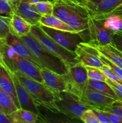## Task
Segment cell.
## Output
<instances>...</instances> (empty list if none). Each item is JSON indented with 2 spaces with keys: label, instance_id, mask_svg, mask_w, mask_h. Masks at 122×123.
<instances>
[{
  "label": "cell",
  "instance_id": "1",
  "mask_svg": "<svg viewBox=\"0 0 122 123\" xmlns=\"http://www.w3.org/2000/svg\"><path fill=\"white\" fill-rule=\"evenodd\" d=\"M17 78L26 89L37 106H41L53 112H59L56 100L59 99L57 92L53 91L43 83L14 72Z\"/></svg>",
  "mask_w": 122,
  "mask_h": 123
},
{
  "label": "cell",
  "instance_id": "2",
  "mask_svg": "<svg viewBox=\"0 0 122 123\" xmlns=\"http://www.w3.org/2000/svg\"><path fill=\"white\" fill-rule=\"evenodd\" d=\"M20 37L35 56L41 68H47L59 74H65L68 71L69 66L62 60L45 50L31 34Z\"/></svg>",
  "mask_w": 122,
  "mask_h": 123
},
{
  "label": "cell",
  "instance_id": "3",
  "mask_svg": "<svg viewBox=\"0 0 122 123\" xmlns=\"http://www.w3.org/2000/svg\"><path fill=\"white\" fill-rule=\"evenodd\" d=\"M4 62L11 72H17L31 79L43 83L41 68L32 61L19 56L6 43L4 50Z\"/></svg>",
  "mask_w": 122,
  "mask_h": 123
},
{
  "label": "cell",
  "instance_id": "4",
  "mask_svg": "<svg viewBox=\"0 0 122 123\" xmlns=\"http://www.w3.org/2000/svg\"><path fill=\"white\" fill-rule=\"evenodd\" d=\"M30 34L45 50L62 60L69 66L78 62L74 52L63 48L55 42L42 30L39 25H32Z\"/></svg>",
  "mask_w": 122,
  "mask_h": 123
},
{
  "label": "cell",
  "instance_id": "5",
  "mask_svg": "<svg viewBox=\"0 0 122 123\" xmlns=\"http://www.w3.org/2000/svg\"><path fill=\"white\" fill-rule=\"evenodd\" d=\"M67 85V91L80 98L88 85V76L86 67L80 62L70 66L63 74Z\"/></svg>",
  "mask_w": 122,
  "mask_h": 123
},
{
  "label": "cell",
  "instance_id": "6",
  "mask_svg": "<svg viewBox=\"0 0 122 123\" xmlns=\"http://www.w3.org/2000/svg\"><path fill=\"white\" fill-rule=\"evenodd\" d=\"M59 99L56 100L59 112L65 114L72 119H80L85 111L92 109L80 101V98L68 91L57 92Z\"/></svg>",
  "mask_w": 122,
  "mask_h": 123
},
{
  "label": "cell",
  "instance_id": "7",
  "mask_svg": "<svg viewBox=\"0 0 122 123\" xmlns=\"http://www.w3.org/2000/svg\"><path fill=\"white\" fill-rule=\"evenodd\" d=\"M89 16L85 5L71 0V10L66 23L83 37L84 33L88 31Z\"/></svg>",
  "mask_w": 122,
  "mask_h": 123
},
{
  "label": "cell",
  "instance_id": "8",
  "mask_svg": "<svg viewBox=\"0 0 122 123\" xmlns=\"http://www.w3.org/2000/svg\"><path fill=\"white\" fill-rule=\"evenodd\" d=\"M74 52L78 62L83 66L100 68L105 65L100 57V52L88 42H80Z\"/></svg>",
  "mask_w": 122,
  "mask_h": 123
},
{
  "label": "cell",
  "instance_id": "9",
  "mask_svg": "<svg viewBox=\"0 0 122 123\" xmlns=\"http://www.w3.org/2000/svg\"><path fill=\"white\" fill-rule=\"evenodd\" d=\"M103 23L104 21L97 20L89 16L88 22L89 40L88 43L94 46L106 45L111 43L113 32L105 28Z\"/></svg>",
  "mask_w": 122,
  "mask_h": 123
},
{
  "label": "cell",
  "instance_id": "10",
  "mask_svg": "<svg viewBox=\"0 0 122 123\" xmlns=\"http://www.w3.org/2000/svg\"><path fill=\"white\" fill-rule=\"evenodd\" d=\"M40 26L42 30L53 40L71 51H75L77 44L80 42H84L79 33L56 30L42 25H40Z\"/></svg>",
  "mask_w": 122,
  "mask_h": 123
},
{
  "label": "cell",
  "instance_id": "11",
  "mask_svg": "<svg viewBox=\"0 0 122 123\" xmlns=\"http://www.w3.org/2000/svg\"><path fill=\"white\" fill-rule=\"evenodd\" d=\"M80 100L83 103L89 106L92 109L98 108L100 109L110 106L113 102L117 100L96 91L88 85L82 96L80 97Z\"/></svg>",
  "mask_w": 122,
  "mask_h": 123
},
{
  "label": "cell",
  "instance_id": "12",
  "mask_svg": "<svg viewBox=\"0 0 122 123\" xmlns=\"http://www.w3.org/2000/svg\"><path fill=\"white\" fill-rule=\"evenodd\" d=\"M122 4V0H105L98 4L87 3L86 7L93 19L104 21Z\"/></svg>",
  "mask_w": 122,
  "mask_h": 123
},
{
  "label": "cell",
  "instance_id": "13",
  "mask_svg": "<svg viewBox=\"0 0 122 123\" xmlns=\"http://www.w3.org/2000/svg\"><path fill=\"white\" fill-rule=\"evenodd\" d=\"M5 41L6 43L10 48H11L17 55L32 61L38 67L41 68L37 59L32 54L27 45L20 37L14 34L12 32H10L5 38Z\"/></svg>",
  "mask_w": 122,
  "mask_h": 123
},
{
  "label": "cell",
  "instance_id": "14",
  "mask_svg": "<svg viewBox=\"0 0 122 123\" xmlns=\"http://www.w3.org/2000/svg\"><path fill=\"white\" fill-rule=\"evenodd\" d=\"M11 74L20 108L26 109L39 115V112L38 109V106L35 103L28 91L19 81L18 78L13 72H11Z\"/></svg>",
  "mask_w": 122,
  "mask_h": 123
},
{
  "label": "cell",
  "instance_id": "15",
  "mask_svg": "<svg viewBox=\"0 0 122 123\" xmlns=\"http://www.w3.org/2000/svg\"><path fill=\"white\" fill-rule=\"evenodd\" d=\"M41 75L43 84L53 91L57 92L67 91V85L63 74H59L55 72L41 68Z\"/></svg>",
  "mask_w": 122,
  "mask_h": 123
},
{
  "label": "cell",
  "instance_id": "16",
  "mask_svg": "<svg viewBox=\"0 0 122 123\" xmlns=\"http://www.w3.org/2000/svg\"><path fill=\"white\" fill-rule=\"evenodd\" d=\"M0 89L8 94L13 98L18 108H20L11 71L7 66L2 63H0Z\"/></svg>",
  "mask_w": 122,
  "mask_h": 123
},
{
  "label": "cell",
  "instance_id": "17",
  "mask_svg": "<svg viewBox=\"0 0 122 123\" xmlns=\"http://www.w3.org/2000/svg\"><path fill=\"white\" fill-rule=\"evenodd\" d=\"M13 12L23 18L32 25H39L41 17L35 11L31 4L20 0L12 6Z\"/></svg>",
  "mask_w": 122,
  "mask_h": 123
},
{
  "label": "cell",
  "instance_id": "18",
  "mask_svg": "<svg viewBox=\"0 0 122 123\" xmlns=\"http://www.w3.org/2000/svg\"><path fill=\"white\" fill-rule=\"evenodd\" d=\"M32 25L18 14L13 13L10 18L11 32L19 37L26 36L31 32Z\"/></svg>",
  "mask_w": 122,
  "mask_h": 123
},
{
  "label": "cell",
  "instance_id": "19",
  "mask_svg": "<svg viewBox=\"0 0 122 123\" xmlns=\"http://www.w3.org/2000/svg\"><path fill=\"white\" fill-rule=\"evenodd\" d=\"M94 46L102 55L107 58L115 65L122 68V52L115 48L111 43Z\"/></svg>",
  "mask_w": 122,
  "mask_h": 123
},
{
  "label": "cell",
  "instance_id": "20",
  "mask_svg": "<svg viewBox=\"0 0 122 123\" xmlns=\"http://www.w3.org/2000/svg\"><path fill=\"white\" fill-rule=\"evenodd\" d=\"M8 116L12 123H35L39 119V115L23 108H18Z\"/></svg>",
  "mask_w": 122,
  "mask_h": 123
},
{
  "label": "cell",
  "instance_id": "21",
  "mask_svg": "<svg viewBox=\"0 0 122 123\" xmlns=\"http://www.w3.org/2000/svg\"><path fill=\"white\" fill-rule=\"evenodd\" d=\"M39 25L56 29L62 31L75 32V31L65 22L56 18L53 14L41 16L39 20Z\"/></svg>",
  "mask_w": 122,
  "mask_h": 123
},
{
  "label": "cell",
  "instance_id": "22",
  "mask_svg": "<svg viewBox=\"0 0 122 123\" xmlns=\"http://www.w3.org/2000/svg\"><path fill=\"white\" fill-rule=\"evenodd\" d=\"M52 3L53 15L67 22L71 10V0H55Z\"/></svg>",
  "mask_w": 122,
  "mask_h": 123
},
{
  "label": "cell",
  "instance_id": "23",
  "mask_svg": "<svg viewBox=\"0 0 122 123\" xmlns=\"http://www.w3.org/2000/svg\"><path fill=\"white\" fill-rule=\"evenodd\" d=\"M18 108L13 98L0 89V112L9 115Z\"/></svg>",
  "mask_w": 122,
  "mask_h": 123
},
{
  "label": "cell",
  "instance_id": "24",
  "mask_svg": "<svg viewBox=\"0 0 122 123\" xmlns=\"http://www.w3.org/2000/svg\"><path fill=\"white\" fill-rule=\"evenodd\" d=\"M87 85L90 87L96 90V91L104 94L110 96V97L114 98L115 100H118V97L116 96L114 91L106 82L92 80V79H89L88 85Z\"/></svg>",
  "mask_w": 122,
  "mask_h": 123
},
{
  "label": "cell",
  "instance_id": "25",
  "mask_svg": "<svg viewBox=\"0 0 122 123\" xmlns=\"http://www.w3.org/2000/svg\"><path fill=\"white\" fill-rule=\"evenodd\" d=\"M122 18L116 14H112L106 18L103 23V25L106 29L112 32L121 30V22Z\"/></svg>",
  "mask_w": 122,
  "mask_h": 123
},
{
  "label": "cell",
  "instance_id": "26",
  "mask_svg": "<svg viewBox=\"0 0 122 123\" xmlns=\"http://www.w3.org/2000/svg\"><path fill=\"white\" fill-rule=\"evenodd\" d=\"M32 7L37 13L41 16L52 14L53 3L51 1H40L37 3L31 4Z\"/></svg>",
  "mask_w": 122,
  "mask_h": 123
},
{
  "label": "cell",
  "instance_id": "27",
  "mask_svg": "<svg viewBox=\"0 0 122 123\" xmlns=\"http://www.w3.org/2000/svg\"><path fill=\"white\" fill-rule=\"evenodd\" d=\"M85 67L87 70L89 79L105 82L107 77L100 68L90 67V66H85Z\"/></svg>",
  "mask_w": 122,
  "mask_h": 123
},
{
  "label": "cell",
  "instance_id": "28",
  "mask_svg": "<svg viewBox=\"0 0 122 123\" xmlns=\"http://www.w3.org/2000/svg\"><path fill=\"white\" fill-rule=\"evenodd\" d=\"M80 120L85 123H100L93 109H87L83 112Z\"/></svg>",
  "mask_w": 122,
  "mask_h": 123
},
{
  "label": "cell",
  "instance_id": "29",
  "mask_svg": "<svg viewBox=\"0 0 122 123\" xmlns=\"http://www.w3.org/2000/svg\"><path fill=\"white\" fill-rule=\"evenodd\" d=\"M100 110L110 112L122 119V102L121 101L116 100L111 106L102 108Z\"/></svg>",
  "mask_w": 122,
  "mask_h": 123
},
{
  "label": "cell",
  "instance_id": "30",
  "mask_svg": "<svg viewBox=\"0 0 122 123\" xmlns=\"http://www.w3.org/2000/svg\"><path fill=\"white\" fill-rule=\"evenodd\" d=\"M100 57L101 58L102 61H103L104 64L106 66H108L111 69V70L122 80V68H121L120 67H118L116 65H115L113 62H111L110 60L107 58L105 57V56H104L103 55H102L100 53Z\"/></svg>",
  "mask_w": 122,
  "mask_h": 123
},
{
  "label": "cell",
  "instance_id": "31",
  "mask_svg": "<svg viewBox=\"0 0 122 123\" xmlns=\"http://www.w3.org/2000/svg\"><path fill=\"white\" fill-rule=\"evenodd\" d=\"M13 13L12 6L6 0H0V16L11 18Z\"/></svg>",
  "mask_w": 122,
  "mask_h": 123
},
{
  "label": "cell",
  "instance_id": "32",
  "mask_svg": "<svg viewBox=\"0 0 122 123\" xmlns=\"http://www.w3.org/2000/svg\"><path fill=\"white\" fill-rule=\"evenodd\" d=\"M111 44L122 52V30L113 32Z\"/></svg>",
  "mask_w": 122,
  "mask_h": 123
},
{
  "label": "cell",
  "instance_id": "33",
  "mask_svg": "<svg viewBox=\"0 0 122 123\" xmlns=\"http://www.w3.org/2000/svg\"><path fill=\"white\" fill-rule=\"evenodd\" d=\"M100 69L104 72V74L107 77V78H108L110 80H112V81L115 82L117 83V84H119L122 85V80L111 70V69L108 66L104 65Z\"/></svg>",
  "mask_w": 122,
  "mask_h": 123
},
{
  "label": "cell",
  "instance_id": "34",
  "mask_svg": "<svg viewBox=\"0 0 122 123\" xmlns=\"http://www.w3.org/2000/svg\"><path fill=\"white\" fill-rule=\"evenodd\" d=\"M105 82L112 88L116 96L118 97V100L122 102V85L110 80L108 78H106Z\"/></svg>",
  "mask_w": 122,
  "mask_h": 123
},
{
  "label": "cell",
  "instance_id": "35",
  "mask_svg": "<svg viewBox=\"0 0 122 123\" xmlns=\"http://www.w3.org/2000/svg\"><path fill=\"white\" fill-rule=\"evenodd\" d=\"M98 109V108H97ZM107 117L108 120L110 121V123H122V119L118 117L117 115L112 114V113L110 112L104 111L100 110Z\"/></svg>",
  "mask_w": 122,
  "mask_h": 123
},
{
  "label": "cell",
  "instance_id": "36",
  "mask_svg": "<svg viewBox=\"0 0 122 123\" xmlns=\"http://www.w3.org/2000/svg\"><path fill=\"white\" fill-rule=\"evenodd\" d=\"M93 110L100 123H110L107 117L102 112L100 109H97V108H93Z\"/></svg>",
  "mask_w": 122,
  "mask_h": 123
},
{
  "label": "cell",
  "instance_id": "37",
  "mask_svg": "<svg viewBox=\"0 0 122 123\" xmlns=\"http://www.w3.org/2000/svg\"><path fill=\"white\" fill-rule=\"evenodd\" d=\"M5 45H6L5 38L0 37V63L3 64L4 65H6L4 62V50Z\"/></svg>",
  "mask_w": 122,
  "mask_h": 123
},
{
  "label": "cell",
  "instance_id": "38",
  "mask_svg": "<svg viewBox=\"0 0 122 123\" xmlns=\"http://www.w3.org/2000/svg\"><path fill=\"white\" fill-rule=\"evenodd\" d=\"M0 123H12L8 115L0 112Z\"/></svg>",
  "mask_w": 122,
  "mask_h": 123
},
{
  "label": "cell",
  "instance_id": "39",
  "mask_svg": "<svg viewBox=\"0 0 122 123\" xmlns=\"http://www.w3.org/2000/svg\"><path fill=\"white\" fill-rule=\"evenodd\" d=\"M112 14H118V15H119L120 16H121L122 18V4L121 6H120L118 7H117L116 10H114L113 11V12L112 13Z\"/></svg>",
  "mask_w": 122,
  "mask_h": 123
},
{
  "label": "cell",
  "instance_id": "40",
  "mask_svg": "<svg viewBox=\"0 0 122 123\" xmlns=\"http://www.w3.org/2000/svg\"><path fill=\"white\" fill-rule=\"evenodd\" d=\"M22 1H24V2H28L29 4H34V3H37V2H40V1H46V0H22ZM48 1V0H47Z\"/></svg>",
  "mask_w": 122,
  "mask_h": 123
},
{
  "label": "cell",
  "instance_id": "41",
  "mask_svg": "<svg viewBox=\"0 0 122 123\" xmlns=\"http://www.w3.org/2000/svg\"><path fill=\"white\" fill-rule=\"evenodd\" d=\"M105 1V0H87V3H91V4H98L102 1Z\"/></svg>",
  "mask_w": 122,
  "mask_h": 123
},
{
  "label": "cell",
  "instance_id": "42",
  "mask_svg": "<svg viewBox=\"0 0 122 123\" xmlns=\"http://www.w3.org/2000/svg\"><path fill=\"white\" fill-rule=\"evenodd\" d=\"M6 1L12 6L13 5H14V4H16V2H17L18 1H20V0H6Z\"/></svg>",
  "mask_w": 122,
  "mask_h": 123
},
{
  "label": "cell",
  "instance_id": "43",
  "mask_svg": "<svg viewBox=\"0 0 122 123\" xmlns=\"http://www.w3.org/2000/svg\"><path fill=\"white\" fill-rule=\"evenodd\" d=\"M74 1H76V2H79V3H81L82 4H84L86 6V4L87 2V0H73Z\"/></svg>",
  "mask_w": 122,
  "mask_h": 123
},
{
  "label": "cell",
  "instance_id": "44",
  "mask_svg": "<svg viewBox=\"0 0 122 123\" xmlns=\"http://www.w3.org/2000/svg\"><path fill=\"white\" fill-rule=\"evenodd\" d=\"M121 30H122V22H121Z\"/></svg>",
  "mask_w": 122,
  "mask_h": 123
},
{
  "label": "cell",
  "instance_id": "45",
  "mask_svg": "<svg viewBox=\"0 0 122 123\" xmlns=\"http://www.w3.org/2000/svg\"><path fill=\"white\" fill-rule=\"evenodd\" d=\"M48 1H51V2H52V1H55V0H48Z\"/></svg>",
  "mask_w": 122,
  "mask_h": 123
}]
</instances>
